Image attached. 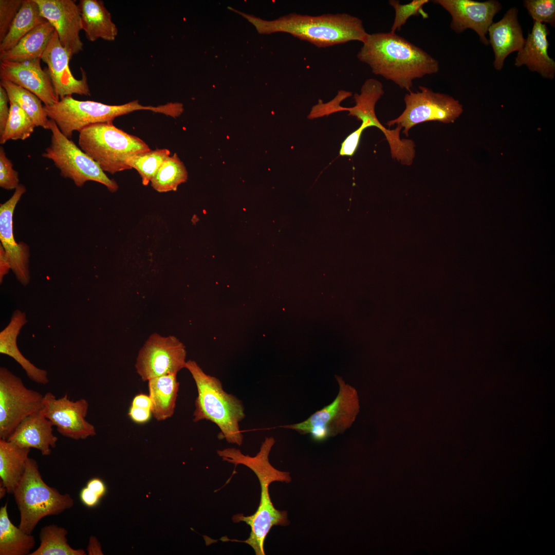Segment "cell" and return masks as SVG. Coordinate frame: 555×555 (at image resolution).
<instances>
[{
    "instance_id": "5",
    "label": "cell",
    "mask_w": 555,
    "mask_h": 555,
    "mask_svg": "<svg viewBox=\"0 0 555 555\" xmlns=\"http://www.w3.org/2000/svg\"><path fill=\"white\" fill-rule=\"evenodd\" d=\"M78 144L104 172L112 174L131 169L126 163L128 157L151 150L142 139L116 127L112 121L82 129Z\"/></svg>"
},
{
    "instance_id": "35",
    "label": "cell",
    "mask_w": 555,
    "mask_h": 555,
    "mask_svg": "<svg viewBox=\"0 0 555 555\" xmlns=\"http://www.w3.org/2000/svg\"><path fill=\"white\" fill-rule=\"evenodd\" d=\"M429 2V0H413L408 4H401L398 1H389L390 5L395 11V17L390 32L396 33V31L400 30L402 26L412 16L420 15L423 18H428L429 15L424 11L423 7Z\"/></svg>"
},
{
    "instance_id": "12",
    "label": "cell",
    "mask_w": 555,
    "mask_h": 555,
    "mask_svg": "<svg viewBox=\"0 0 555 555\" xmlns=\"http://www.w3.org/2000/svg\"><path fill=\"white\" fill-rule=\"evenodd\" d=\"M185 346L176 337L154 333L140 350L135 364L143 381L169 374H177L186 366Z\"/></svg>"
},
{
    "instance_id": "15",
    "label": "cell",
    "mask_w": 555,
    "mask_h": 555,
    "mask_svg": "<svg viewBox=\"0 0 555 555\" xmlns=\"http://www.w3.org/2000/svg\"><path fill=\"white\" fill-rule=\"evenodd\" d=\"M452 17L450 28L460 33L467 29L473 30L485 45H489L486 35L493 23L494 16L502 9L501 3L495 0L480 2L472 0H435Z\"/></svg>"
},
{
    "instance_id": "32",
    "label": "cell",
    "mask_w": 555,
    "mask_h": 555,
    "mask_svg": "<svg viewBox=\"0 0 555 555\" xmlns=\"http://www.w3.org/2000/svg\"><path fill=\"white\" fill-rule=\"evenodd\" d=\"M187 179L188 172L184 164L175 153L163 161L151 183L157 192H167L176 191L178 186Z\"/></svg>"
},
{
    "instance_id": "38",
    "label": "cell",
    "mask_w": 555,
    "mask_h": 555,
    "mask_svg": "<svg viewBox=\"0 0 555 555\" xmlns=\"http://www.w3.org/2000/svg\"><path fill=\"white\" fill-rule=\"evenodd\" d=\"M24 0H0V42L3 40Z\"/></svg>"
},
{
    "instance_id": "46",
    "label": "cell",
    "mask_w": 555,
    "mask_h": 555,
    "mask_svg": "<svg viewBox=\"0 0 555 555\" xmlns=\"http://www.w3.org/2000/svg\"><path fill=\"white\" fill-rule=\"evenodd\" d=\"M87 553L89 555L102 554L101 546L97 538L91 536L89 539L88 546L87 547Z\"/></svg>"
},
{
    "instance_id": "3",
    "label": "cell",
    "mask_w": 555,
    "mask_h": 555,
    "mask_svg": "<svg viewBox=\"0 0 555 555\" xmlns=\"http://www.w3.org/2000/svg\"><path fill=\"white\" fill-rule=\"evenodd\" d=\"M228 9L247 20L255 27L260 33L286 32L319 48H325L352 41L362 43L368 34L362 21L347 13L324 14L317 16L291 13L274 20L266 21L231 7Z\"/></svg>"
},
{
    "instance_id": "37",
    "label": "cell",
    "mask_w": 555,
    "mask_h": 555,
    "mask_svg": "<svg viewBox=\"0 0 555 555\" xmlns=\"http://www.w3.org/2000/svg\"><path fill=\"white\" fill-rule=\"evenodd\" d=\"M18 173L13 168L11 161L0 147V187L6 190L16 189L20 185Z\"/></svg>"
},
{
    "instance_id": "31",
    "label": "cell",
    "mask_w": 555,
    "mask_h": 555,
    "mask_svg": "<svg viewBox=\"0 0 555 555\" xmlns=\"http://www.w3.org/2000/svg\"><path fill=\"white\" fill-rule=\"evenodd\" d=\"M67 530L55 524L43 527L40 532V545L29 555H86L82 549H74L68 543Z\"/></svg>"
},
{
    "instance_id": "1",
    "label": "cell",
    "mask_w": 555,
    "mask_h": 555,
    "mask_svg": "<svg viewBox=\"0 0 555 555\" xmlns=\"http://www.w3.org/2000/svg\"><path fill=\"white\" fill-rule=\"evenodd\" d=\"M357 57L373 73L409 91L415 80L436 73L439 69L436 59L391 32L368 33Z\"/></svg>"
},
{
    "instance_id": "40",
    "label": "cell",
    "mask_w": 555,
    "mask_h": 555,
    "mask_svg": "<svg viewBox=\"0 0 555 555\" xmlns=\"http://www.w3.org/2000/svg\"><path fill=\"white\" fill-rule=\"evenodd\" d=\"M9 99L5 89L0 85V136L5 130L9 115Z\"/></svg>"
},
{
    "instance_id": "42",
    "label": "cell",
    "mask_w": 555,
    "mask_h": 555,
    "mask_svg": "<svg viewBox=\"0 0 555 555\" xmlns=\"http://www.w3.org/2000/svg\"><path fill=\"white\" fill-rule=\"evenodd\" d=\"M79 497L81 503L85 506L89 508L97 507L102 499L86 486L84 487L81 490Z\"/></svg>"
},
{
    "instance_id": "34",
    "label": "cell",
    "mask_w": 555,
    "mask_h": 555,
    "mask_svg": "<svg viewBox=\"0 0 555 555\" xmlns=\"http://www.w3.org/2000/svg\"><path fill=\"white\" fill-rule=\"evenodd\" d=\"M170 154L168 149H157L132 156L128 158L126 163L130 169L134 168L137 171L141 177L142 184L147 186L163 161Z\"/></svg>"
},
{
    "instance_id": "11",
    "label": "cell",
    "mask_w": 555,
    "mask_h": 555,
    "mask_svg": "<svg viewBox=\"0 0 555 555\" xmlns=\"http://www.w3.org/2000/svg\"><path fill=\"white\" fill-rule=\"evenodd\" d=\"M44 395L28 388L22 379L0 368V438L7 440L27 416L42 410Z\"/></svg>"
},
{
    "instance_id": "6",
    "label": "cell",
    "mask_w": 555,
    "mask_h": 555,
    "mask_svg": "<svg viewBox=\"0 0 555 555\" xmlns=\"http://www.w3.org/2000/svg\"><path fill=\"white\" fill-rule=\"evenodd\" d=\"M13 494L20 513L18 527L29 534L43 517L58 515L74 505L68 493L61 494L46 484L36 461L30 457Z\"/></svg>"
},
{
    "instance_id": "44",
    "label": "cell",
    "mask_w": 555,
    "mask_h": 555,
    "mask_svg": "<svg viewBox=\"0 0 555 555\" xmlns=\"http://www.w3.org/2000/svg\"><path fill=\"white\" fill-rule=\"evenodd\" d=\"M11 269V266L5 251L0 245V283H2L4 276L7 274Z\"/></svg>"
},
{
    "instance_id": "19",
    "label": "cell",
    "mask_w": 555,
    "mask_h": 555,
    "mask_svg": "<svg viewBox=\"0 0 555 555\" xmlns=\"http://www.w3.org/2000/svg\"><path fill=\"white\" fill-rule=\"evenodd\" d=\"M41 59L22 62L1 61V80L10 81L34 94L44 104L52 105L60 100L47 70L41 66Z\"/></svg>"
},
{
    "instance_id": "39",
    "label": "cell",
    "mask_w": 555,
    "mask_h": 555,
    "mask_svg": "<svg viewBox=\"0 0 555 555\" xmlns=\"http://www.w3.org/2000/svg\"><path fill=\"white\" fill-rule=\"evenodd\" d=\"M365 128L361 125L348 135L341 144L340 155L352 156L356 152Z\"/></svg>"
},
{
    "instance_id": "7",
    "label": "cell",
    "mask_w": 555,
    "mask_h": 555,
    "mask_svg": "<svg viewBox=\"0 0 555 555\" xmlns=\"http://www.w3.org/2000/svg\"><path fill=\"white\" fill-rule=\"evenodd\" d=\"M48 118L54 121L62 133L71 139L73 132L92 124L112 121L117 117L139 110L162 113V105L144 106L134 100L121 105H108L94 101H81L66 96L51 105H44Z\"/></svg>"
},
{
    "instance_id": "17",
    "label": "cell",
    "mask_w": 555,
    "mask_h": 555,
    "mask_svg": "<svg viewBox=\"0 0 555 555\" xmlns=\"http://www.w3.org/2000/svg\"><path fill=\"white\" fill-rule=\"evenodd\" d=\"M42 16L54 28L62 45L72 55L83 50L78 5L72 0H34Z\"/></svg>"
},
{
    "instance_id": "27",
    "label": "cell",
    "mask_w": 555,
    "mask_h": 555,
    "mask_svg": "<svg viewBox=\"0 0 555 555\" xmlns=\"http://www.w3.org/2000/svg\"><path fill=\"white\" fill-rule=\"evenodd\" d=\"M147 381L153 416L158 421L170 418L175 411L179 390L177 374L161 376Z\"/></svg>"
},
{
    "instance_id": "43",
    "label": "cell",
    "mask_w": 555,
    "mask_h": 555,
    "mask_svg": "<svg viewBox=\"0 0 555 555\" xmlns=\"http://www.w3.org/2000/svg\"><path fill=\"white\" fill-rule=\"evenodd\" d=\"M86 486L101 498L106 494V485L104 482L99 477H93L90 479L87 482Z\"/></svg>"
},
{
    "instance_id": "47",
    "label": "cell",
    "mask_w": 555,
    "mask_h": 555,
    "mask_svg": "<svg viewBox=\"0 0 555 555\" xmlns=\"http://www.w3.org/2000/svg\"><path fill=\"white\" fill-rule=\"evenodd\" d=\"M7 493H8V492H7L6 488H5V487L4 486H3L2 484H1L0 498L2 499V498H3L5 496V495H6V494Z\"/></svg>"
},
{
    "instance_id": "28",
    "label": "cell",
    "mask_w": 555,
    "mask_h": 555,
    "mask_svg": "<svg viewBox=\"0 0 555 555\" xmlns=\"http://www.w3.org/2000/svg\"><path fill=\"white\" fill-rule=\"evenodd\" d=\"M8 503L0 508V555H28L35 540L31 534L15 526L9 517Z\"/></svg>"
},
{
    "instance_id": "33",
    "label": "cell",
    "mask_w": 555,
    "mask_h": 555,
    "mask_svg": "<svg viewBox=\"0 0 555 555\" xmlns=\"http://www.w3.org/2000/svg\"><path fill=\"white\" fill-rule=\"evenodd\" d=\"M9 117L3 134L0 136V143L4 144L10 140H25L33 133L36 125L28 114L18 105L9 102Z\"/></svg>"
},
{
    "instance_id": "24",
    "label": "cell",
    "mask_w": 555,
    "mask_h": 555,
    "mask_svg": "<svg viewBox=\"0 0 555 555\" xmlns=\"http://www.w3.org/2000/svg\"><path fill=\"white\" fill-rule=\"evenodd\" d=\"M78 5L82 30L91 42L99 39L113 41L118 30L110 13L100 0H81Z\"/></svg>"
},
{
    "instance_id": "14",
    "label": "cell",
    "mask_w": 555,
    "mask_h": 555,
    "mask_svg": "<svg viewBox=\"0 0 555 555\" xmlns=\"http://www.w3.org/2000/svg\"><path fill=\"white\" fill-rule=\"evenodd\" d=\"M43 412L62 436L74 440L96 435L94 425L86 419L89 404L84 398L71 400L67 394L60 398L51 392L44 395Z\"/></svg>"
},
{
    "instance_id": "18",
    "label": "cell",
    "mask_w": 555,
    "mask_h": 555,
    "mask_svg": "<svg viewBox=\"0 0 555 555\" xmlns=\"http://www.w3.org/2000/svg\"><path fill=\"white\" fill-rule=\"evenodd\" d=\"M26 192L20 184L12 196L0 205V240L9 261L11 269L17 280L24 286L30 281L29 270V249L24 242L17 243L13 231V215L22 195Z\"/></svg>"
},
{
    "instance_id": "25",
    "label": "cell",
    "mask_w": 555,
    "mask_h": 555,
    "mask_svg": "<svg viewBox=\"0 0 555 555\" xmlns=\"http://www.w3.org/2000/svg\"><path fill=\"white\" fill-rule=\"evenodd\" d=\"M55 29L47 21L27 33L11 49L0 52L1 61L22 62L41 59Z\"/></svg>"
},
{
    "instance_id": "10",
    "label": "cell",
    "mask_w": 555,
    "mask_h": 555,
    "mask_svg": "<svg viewBox=\"0 0 555 555\" xmlns=\"http://www.w3.org/2000/svg\"><path fill=\"white\" fill-rule=\"evenodd\" d=\"M419 89L405 95V109L399 117L387 121V125L396 124L401 130L403 128V133L408 136L410 130L419 123L431 121L453 122L462 114V105L451 96L434 92L425 86H419Z\"/></svg>"
},
{
    "instance_id": "26",
    "label": "cell",
    "mask_w": 555,
    "mask_h": 555,
    "mask_svg": "<svg viewBox=\"0 0 555 555\" xmlns=\"http://www.w3.org/2000/svg\"><path fill=\"white\" fill-rule=\"evenodd\" d=\"M30 449L0 438V477L8 493L13 494L25 472Z\"/></svg>"
},
{
    "instance_id": "9",
    "label": "cell",
    "mask_w": 555,
    "mask_h": 555,
    "mask_svg": "<svg viewBox=\"0 0 555 555\" xmlns=\"http://www.w3.org/2000/svg\"><path fill=\"white\" fill-rule=\"evenodd\" d=\"M51 133L50 143L42 156L52 160L64 178L72 180L76 186L82 187L88 181L104 185L112 192L118 189V185L108 178L99 165L65 136L52 120L50 119Z\"/></svg>"
},
{
    "instance_id": "4",
    "label": "cell",
    "mask_w": 555,
    "mask_h": 555,
    "mask_svg": "<svg viewBox=\"0 0 555 555\" xmlns=\"http://www.w3.org/2000/svg\"><path fill=\"white\" fill-rule=\"evenodd\" d=\"M185 368L191 373L197 389L193 421H211L220 430L219 438L240 446L244 437L239 422L245 417L242 401L225 392L220 380L206 374L195 361H187Z\"/></svg>"
},
{
    "instance_id": "29",
    "label": "cell",
    "mask_w": 555,
    "mask_h": 555,
    "mask_svg": "<svg viewBox=\"0 0 555 555\" xmlns=\"http://www.w3.org/2000/svg\"><path fill=\"white\" fill-rule=\"evenodd\" d=\"M46 21L34 0H24L8 32L0 42V52L13 48L30 30Z\"/></svg>"
},
{
    "instance_id": "8",
    "label": "cell",
    "mask_w": 555,
    "mask_h": 555,
    "mask_svg": "<svg viewBox=\"0 0 555 555\" xmlns=\"http://www.w3.org/2000/svg\"><path fill=\"white\" fill-rule=\"evenodd\" d=\"M335 377L339 390L332 402L303 421L281 427L293 430L300 434H309L316 442H322L342 434L350 428L359 411L358 394L341 377L335 375Z\"/></svg>"
},
{
    "instance_id": "45",
    "label": "cell",
    "mask_w": 555,
    "mask_h": 555,
    "mask_svg": "<svg viewBox=\"0 0 555 555\" xmlns=\"http://www.w3.org/2000/svg\"><path fill=\"white\" fill-rule=\"evenodd\" d=\"M132 405L152 410V403L150 397L143 394L136 395L132 401Z\"/></svg>"
},
{
    "instance_id": "2",
    "label": "cell",
    "mask_w": 555,
    "mask_h": 555,
    "mask_svg": "<svg viewBox=\"0 0 555 555\" xmlns=\"http://www.w3.org/2000/svg\"><path fill=\"white\" fill-rule=\"evenodd\" d=\"M275 442L272 437H266L262 443L259 452L254 456L242 453L235 448L218 450L217 453L223 460L232 463L235 467L243 465L250 469L256 475L261 486V497L258 507L251 515L239 513L232 517L234 523L244 522L250 527L249 536L244 541H231L245 543L254 550L256 555H265V539L273 526H285L288 524L287 512L280 511L273 506L269 492V485L273 482L289 483L291 480L289 473L281 471L273 467L269 461L270 452Z\"/></svg>"
},
{
    "instance_id": "30",
    "label": "cell",
    "mask_w": 555,
    "mask_h": 555,
    "mask_svg": "<svg viewBox=\"0 0 555 555\" xmlns=\"http://www.w3.org/2000/svg\"><path fill=\"white\" fill-rule=\"evenodd\" d=\"M0 85L6 91L9 102L14 103L23 109L36 126L50 130V119L46 114L42 101L36 96L9 81L1 80Z\"/></svg>"
},
{
    "instance_id": "21",
    "label": "cell",
    "mask_w": 555,
    "mask_h": 555,
    "mask_svg": "<svg viewBox=\"0 0 555 555\" xmlns=\"http://www.w3.org/2000/svg\"><path fill=\"white\" fill-rule=\"evenodd\" d=\"M549 34L546 24L534 22L523 48L517 52L514 65L517 67L526 65L531 71L552 80L555 75V62L548 53L549 44L547 37Z\"/></svg>"
},
{
    "instance_id": "41",
    "label": "cell",
    "mask_w": 555,
    "mask_h": 555,
    "mask_svg": "<svg viewBox=\"0 0 555 555\" xmlns=\"http://www.w3.org/2000/svg\"><path fill=\"white\" fill-rule=\"evenodd\" d=\"M152 414V410L150 409L133 405H131L128 412L130 418L138 423H143L149 421Z\"/></svg>"
},
{
    "instance_id": "22",
    "label": "cell",
    "mask_w": 555,
    "mask_h": 555,
    "mask_svg": "<svg viewBox=\"0 0 555 555\" xmlns=\"http://www.w3.org/2000/svg\"><path fill=\"white\" fill-rule=\"evenodd\" d=\"M53 426L41 410L25 418L7 440L22 448L36 449L43 455L48 456L58 440L53 433Z\"/></svg>"
},
{
    "instance_id": "23",
    "label": "cell",
    "mask_w": 555,
    "mask_h": 555,
    "mask_svg": "<svg viewBox=\"0 0 555 555\" xmlns=\"http://www.w3.org/2000/svg\"><path fill=\"white\" fill-rule=\"evenodd\" d=\"M27 322L25 312L18 309L13 312L10 322L0 332V353L14 359L30 380L39 384H47L49 382L47 371L33 365L23 355L17 347V337Z\"/></svg>"
},
{
    "instance_id": "13",
    "label": "cell",
    "mask_w": 555,
    "mask_h": 555,
    "mask_svg": "<svg viewBox=\"0 0 555 555\" xmlns=\"http://www.w3.org/2000/svg\"><path fill=\"white\" fill-rule=\"evenodd\" d=\"M384 94L383 85L381 82L374 78L367 79L362 85L360 93L354 95L356 105L354 107H344L340 105L342 101L352 95L351 92L341 90L330 101L324 103L319 101L312 107L308 117L314 119L340 111H348V115L362 121L361 125L365 129L370 126L377 127L387 137L391 131L381 124L375 113L376 104Z\"/></svg>"
},
{
    "instance_id": "20",
    "label": "cell",
    "mask_w": 555,
    "mask_h": 555,
    "mask_svg": "<svg viewBox=\"0 0 555 555\" xmlns=\"http://www.w3.org/2000/svg\"><path fill=\"white\" fill-rule=\"evenodd\" d=\"M517 14V8L511 7L501 20L489 27L488 40L494 54L493 64L497 70L502 69L506 58L510 53L520 51L524 46L525 39Z\"/></svg>"
},
{
    "instance_id": "16",
    "label": "cell",
    "mask_w": 555,
    "mask_h": 555,
    "mask_svg": "<svg viewBox=\"0 0 555 555\" xmlns=\"http://www.w3.org/2000/svg\"><path fill=\"white\" fill-rule=\"evenodd\" d=\"M72 55L61 44L54 31L41 57L47 65V71L57 96L62 99L73 94L90 96V91L85 71L81 68L82 78L76 79L69 69Z\"/></svg>"
},
{
    "instance_id": "36",
    "label": "cell",
    "mask_w": 555,
    "mask_h": 555,
    "mask_svg": "<svg viewBox=\"0 0 555 555\" xmlns=\"http://www.w3.org/2000/svg\"><path fill=\"white\" fill-rule=\"evenodd\" d=\"M523 5L534 22L555 27L554 0H525Z\"/></svg>"
}]
</instances>
